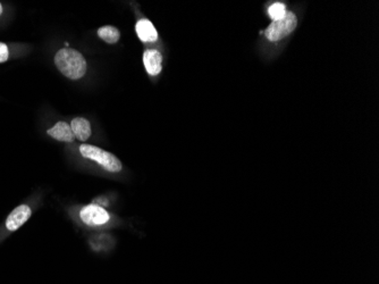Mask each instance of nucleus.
<instances>
[{
	"mask_svg": "<svg viewBox=\"0 0 379 284\" xmlns=\"http://www.w3.org/2000/svg\"><path fill=\"white\" fill-rule=\"evenodd\" d=\"M55 64L60 73L71 80H78L87 72L86 58L75 49H60L55 56Z\"/></svg>",
	"mask_w": 379,
	"mask_h": 284,
	"instance_id": "f257e3e1",
	"label": "nucleus"
},
{
	"mask_svg": "<svg viewBox=\"0 0 379 284\" xmlns=\"http://www.w3.org/2000/svg\"><path fill=\"white\" fill-rule=\"evenodd\" d=\"M79 152L84 158L96 161L102 169L111 173H118L121 171V163L118 158L104 149L91 146V144H82L79 147Z\"/></svg>",
	"mask_w": 379,
	"mask_h": 284,
	"instance_id": "f03ea898",
	"label": "nucleus"
},
{
	"mask_svg": "<svg viewBox=\"0 0 379 284\" xmlns=\"http://www.w3.org/2000/svg\"><path fill=\"white\" fill-rule=\"evenodd\" d=\"M298 25V18L296 14L292 12H287L284 18L279 21L271 22V24L267 27L265 31L266 38L273 43L286 38L292 32L296 30Z\"/></svg>",
	"mask_w": 379,
	"mask_h": 284,
	"instance_id": "7ed1b4c3",
	"label": "nucleus"
},
{
	"mask_svg": "<svg viewBox=\"0 0 379 284\" xmlns=\"http://www.w3.org/2000/svg\"><path fill=\"white\" fill-rule=\"evenodd\" d=\"M79 218L88 226H102L110 221V215L99 205H88L79 212Z\"/></svg>",
	"mask_w": 379,
	"mask_h": 284,
	"instance_id": "20e7f679",
	"label": "nucleus"
},
{
	"mask_svg": "<svg viewBox=\"0 0 379 284\" xmlns=\"http://www.w3.org/2000/svg\"><path fill=\"white\" fill-rule=\"evenodd\" d=\"M32 211L27 205H21L16 207L14 211L9 214L6 220V227L8 231H16L24 224L25 222L31 217Z\"/></svg>",
	"mask_w": 379,
	"mask_h": 284,
	"instance_id": "39448f33",
	"label": "nucleus"
},
{
	"mask_svg": "<svg viewBox=\"0 0 379 284\" xmlns=\"http://www.w3.org/2000/svg\"><path fill=\"white\" fill-rule=\"evenodd\" d=\"M143 64L147 72L152 76L158 75L162 68V56L158 50H146L143 54Z\"/></svg>",
	"mask_w": 379,
	"mask_h": 284,
	"instance_id": "423d86ee",
	"label": "nucleus"
},
{
	"mask_svg": "<svg viewBox=\"0 0 379 284\" xmlns=\"http://www.w3.org/2000/svg\"><path fill=\"white\" fill-rule=\"evenodd\" d=\"M135 31H137L139 39L142 43H154L158 39L157 30L154 29L152 23L149 20H146V18H142L137 23Z\"/></svg>",
	"mask_w": 379,
	"mask_h": 284,
	"instance_id": "0eeeda50",
	"label": "nucleus"
},
{
	"mask_svg": "<svg viewBox=\"0 0 379 284\" xmlns=\"http://www.w3.org/2000/svg\"><path fill=\"white\" fill-rule=\"evenodd\" d=\"M48 134L50 137L56 139V140L63 142H73L74 139H75L72 131L71 124L66 122H58L54 128L48 130Z\"/></svg>",
	"mask_w": 379,
	"mask_h": 284,
	"instance_id": "6e6552de",
	"label": "nucleus"
},
{
	"mask_svg": "<svg viewBox=\"0 0 379 284\" xmlns=\"http://www.w3.org/2000/svg\"><path fill=\"white\" fill-rule=\"evenodd\" d=\"M71 128L74 137L77 138L81 141H87L91 137V125L89 120L82 117H76L72 120Z\"/></svg>",
	"mask_w": 379,
	"mask_h": 284,
	"instance_id": "1a4fd4ad",
	"label": "nucleus"
},
{
	"mask_svg": "<svg viewBox=\"0 0 379 284\" xmlns=\"http://www.w3.org/2000/svg\"><path fill=\"white\" fill-rule=\"evenodd\" d=\"M98 35H99L102 40L106 41L107 44H116L118 43V40L120 38V32L114 26L106 25L98 30Z\"/></svg>",
	"mask_w": 379,
	"mask_h": 284,
	"instance_id": "9d476101",
	"label": "nucleus"
},
{
	"mask_svg": "<svg viewBox=\"0 0 379 284\" xmlns=\"http://www.w3.org/2000/svg\"><path fill=\"white\" fill-rule=\"evenodd\" d=\"M286 7L282 3H275L268 8V15L273 20V22L282 20L286 15Z\"/></svg>",
	"mask_w": 379,
	"mask_h": 284,
	"instance_id": "9b49d317",
	"label": "nucleus"
},
{
	"mask_svg": "<svg viewBox=\"0 0 379 284\" xmlns=\"http://www.w3.org/2000/svg\"><path fill=\"white\" fill-rule=\"evenodd\" d=\"M9 57V53H8V47L5 44L0 43V63L6 62Z\"/></svg>",
	"mask_w": 379,
	"mask_h": 284,
	"instance_id": "f8f14e48",
	"label": "nucleus"
},
{
	"mask_svg": "<svg viewBox=\"0 0 379 284\" xmlns=\"http://www.w3.org/2000/svg\"><path fill=\"white\" fill-rule=\"evenodd\" d=\"M2 13H3V5L0 4V15H2Z\"/></svg>",
	"mask_w": 379,
	"mask_h": 284,
	"instance_id": "ddd939ff",
	"label": "nucleus"
}]
</instances>
